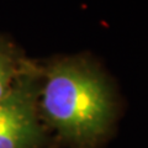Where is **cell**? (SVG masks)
<instances>
[{
  "instance_id": "obj_3",
  "label": "cell",
  "mask_w": 148,
  "mask_h": 148,
  "mask_svg": "<svg viewBox=\"0 0 148 148\" xmlns=\"http://www.w3.org/2000/svg\"><path fill=\"white\" fill-rule=\"evenodd\" d=\"M18 63L12 47L0 38V100L15 84L18 77Z\"/></svg>"
},
{
  "instance_id": "obj_2",
  "label": "cell",
  "mask_w": 148,
  "mask_h": 148,
  "mask_svg": "<svg viewBox=\"0 0 148 148\" xmlns=\"http://www.w3.org/2000/svg\"><path fill=\"white\" fill-rule=\"evenodd\" d=\"M37 91L29 77L18 74L0 100V148H45L46 133L37 106Z\"/></svg>"
},
{
  "instance_id": "obj_1",
  "label": "cell",
  "mask_w": 148,
  "mask_h": 148,
  "mask_svg": "<svg viewBox=\"0 0 148 148\" xmlns=\"http://www.w3.org/2000/svg\"><path fill=\"white\" fill-rule=\"evenodd\" d=\"M38 105L43 120L72 148H96L114 123L109 85L80 62L63 61L48 69Z\"/></svg>"
}]
</instances>
